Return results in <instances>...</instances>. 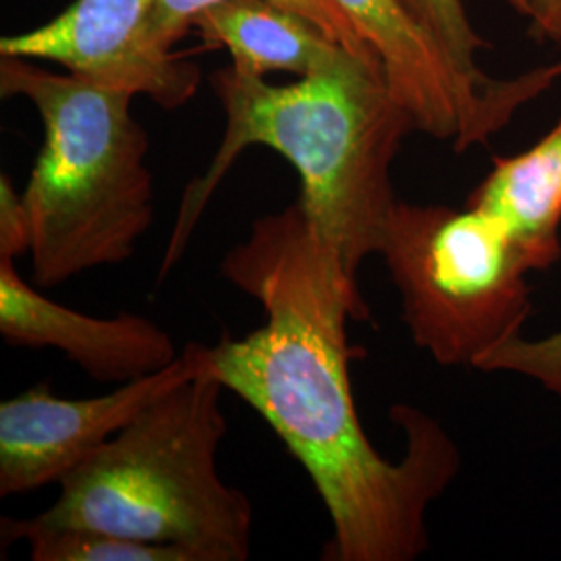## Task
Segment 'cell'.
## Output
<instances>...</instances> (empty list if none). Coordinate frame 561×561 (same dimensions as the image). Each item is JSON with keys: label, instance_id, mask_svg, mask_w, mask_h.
Returning <instances> with one entry per match:
<instances>
[{"label": "cell", "instance_id": "6da1fadb", "mask_svg": "<svg viewBox=\"0 0 561 561\" xmlns=\"http://www.w3.org/2000/svg\"><path fill=\"white\" fill-rule=\"evenodd\" d=\"M225 279L259 301L266 321L243 337L187 343L202 375L256 410L310 477L333 524L324 560L412 561L428 549L426 512L460 472L442 422L393 405L405 435L387 460L362 428L350 381L358 350L347 324L366 321L350 279L300 201L252 222L221 262Z\"/></svg>", "mask_w": 561, "mask_h": 561}, {"label": "cell", "instance_id": "7a4b0ae2", "mask_svg": "<svg viewBox=\"0 0 561 561\" xmlns=\"http://www.w3.org/2000/svg\"><path fill=\"white\" fill-rule=\"evenodd\" d=\"M210 83L225 113L222 140L181 198L161 279L181 261L208 202L241 152L264 146L298 171L308 219L343 273L358 280L364 261L381 254L387 225L400 202L391 169L403 138L416 131L389 88L381 59L347 53L340 62L289 85H273L229 67L217 71Z\"/></svg>", "mask_w": 561, "mask_h": 561}, {"label": "cell", "instance_id": "3957f363", "mask_svg": "<svg viewBox=\"0 0 561 561\" xmlns=\"http://www.w3.org/2000/svg\"><path fill=\"white\" fill-rule=\"evenodd\" d=\"M222 391L196 368L73 468L48 510L2 518V545L32 530L76 528L180 547L194 561L248 560L252 503L217 470Z\"/></svg>", "mask_w": 561, "mask_h": 561}, {"label": "cell", "instance_id": "277c9868", "mask_svg": "<svg viewBox=\"0 0 561 561\" xmlns=\"http://www.w3.org/2000/svg\"><path fill=\"white\" fill-rule=\"evenodd\" d=\"M0 96L32 102L44 129L21 192L34 283L55 287L127 261L154 219L148 136L131 113L134 96L20 57H0Z\"/></svg>", "mask_w": 561, "mask_h": 561}, {"label": "cell", "instance_id": "5b68a950", "mask_svg": "<svg viewBox=\"0 0 561 561\" xmlns=\"http://www.w3.org/2000/svg\"><path fill=\"white\" fill-rule=\"evenodd\" d=\"M381 256L414 343L443 366L479 368L522 335L530 317L528 264L481 208L398 202Z\"/></svg>", "mask_w": 561, "mask_h": 561}, {"label": "cell", "instance_id": "8992f818", "mask_svg": "<svg viewBox=\"0 0 561 561\" xmlns=\"http://www.w3.org/2000/svg\"><path fill=\"white\" fill-rule=\"evenodd\" d=\"M381 59L391 92L416 131L463 152L503 129L516 111L561 76V62L514 80L472 76L408 0H337Z\"/></svg>", "mask_w": 561, "mask_h": 561}, {"label": "cell", "instance_id": "52a82bcc", "mask_svg": "<svg viewBox=\"0 0 561 561\" xmlns=\"http://www.w3.org/2000/svg\"><path fill=\"white\" fill-rule=\"evenodd\" d=\"M157 4L76 0L41 27L4 36L0 57L55 62L76 78L175 111L198 94L201 67L161 41Z\"/></svg>", "mask_w": 561, "mask_h": 561}, {"label": "cell", "instance_id": "ba28073f", "mask_svg": "<svg viewBox=\"0 0 561 561\" xmlns=\"http://www.w3.org/2000/svg\"><path fill=\"white\" fill-rule=\"evenodd\" d=\"M196 362L187 347L154 375L121 382L99 398L67 400L46 382L0 403V495L32 493L59 482L88 460L150 401L190 379Z\"/></svg>", "mask_w": 561, "mask_h": 561}, {"label": "cell", "instance_id": "9c48e42d", "mask_svg": "<svg viewBox=\"0 0 561 561\" xmlns=\"http://www.w3.org/2000/svg\"><path fill=\"white\" fill-rule=\"evenodd\" d=\"M0 335L20 347H55L101 382L136 381L181 356L171 335L141 314L96 319L46 298L9 256H0Z\"/></svg>", "mask_w": 561, "mask_h": 561}, {"label": "cell", "instance_id": "30bf717a", "mask_svg": "<svg viewBox=\"0 0 561 561\" xmlns=\"http://www.w3.org/2000/svg\"><path fill=\"white\" fill-rule=\"evenodd\" d=\"M192 30L206 50H227L236 71L256 78H306L352 53L319 23L275 0H219L196 13Z\"/></svg>", "mask_w": 561, "mask_h": 561}, {"label": "cell", "instance_id": "8fae6325", "mask_svg": "<svg viewBox=\"0 0 561 561\" xmlns=\"http://www.w3.org/2000/svg\"><path fill=\"white\" fill-rule=\"evenodd\" d=\"M468 204L502 222L530 273L560 261L561 117L528 150L495 159Z\"/></svg>", "mask_w": 561, "mask_h": 561}, {"label": "cell", "instance_id": "7c38bea8", "mask_svg": "<svg viewBox=\"0 0 561 561\" xmlns=\"http://www.w3.org/2000/svg\"><path fill=\"white\" fill-rule=\"evenodd\" d=\"M34 561H194L171 545L134 541L99 530H32L21 537Z\"/></svg>", "mask_w": 561, "mask_h": 561}, {"label": "cell", "instance_id": "4fadbf2b", "mask_svg": "<svg viewBox=\"0 0 561 561\" xmlns=\"http://www.w3.org/2000/svg\"><path fill=\"white\" fill-rule=\"evenodd\" d=\"M215 2L219 0H159L154 21H157L161 41L169 48H175V44L192 32V20L196 18V13ZM275 2H280L298 11L304 18L319 23L333 41L343 44L347 50L362 57H377V53L370 48L368 42L362 38L360 32L345 15L337 0H275Z\"/></svg>", "mask_w": 561, "mask_h": 561}, {"label": "cell", "instance_id": "5bb4252c", "mask_svg": "<svg viewBox=\"0 0 561 561\" xmlns=\"http://www.w3.org/2000/svg\"><path fill=\"white\" fill-rule=\"evenodd\" d=\"M481 373H514L542 385L561 398V329L541 340H516L503 343L479 364Z\"/></svg>", "mask_w": 561, "mask_h": 561}, {"label": "cell", "instance_id": "9a60e30c", "mask_svg": "<svg viewBox=\"0 0 561 561\" xmlns=\"http://www.w3.org/2000/svg\"><path fill=\"white\" fill-rule=\"evenodd\" d=\"M410 7L447 46V50L454 55V59L460 62L461 69H466L472 76L482 78L477 53L481 50L482 41L474 27L470 25L466 9L461 0H408ZM516 11L528 13V0H507Z\"/></svg>", "mask_w": 561, "mask_h": 561}, {"label": "cell", "instance_id": "2e32d148", "mask_svg": "<svg viewBox=\"0 0 561 561\" xmlns=\"http://www.w3.org/2000/svg\"><path fill=\"white\" fill-rule=\"evenodd\" d=\"M32 229L21 194L4 173L0 178V256H30Z\"/></svg>", "mask_w": 561, "mask_h": 561}, {"label": "cell", "instance_id": "e0dca14e", "mask_svg": "<svg viewBox=\"0 0 561 561\" xmlns=\"http://www.w3.org/2000/svg\"><path fill=\"white\" fill-rule=\"evenodd\" d=\"M526 18L539 38L561 42V0H528Z\"/></svg>", "mask_w": 561, "mask_h": 561}]
</instances>
